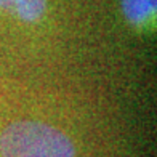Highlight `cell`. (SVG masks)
I'll list each match as a JSON object with an SVG mask.
<instances>
[{
    "label": "cell",
    "instance_id": "6da1fadb",
    "mask_svg": "<svg viewBox=\"0 0 157 157\" xmlns=\"http://www.w3.org/2000/svg\"><path fill=\"white\" fill-rule=\"evenodd\" d=\"M2 157H74L71 140L44 122L21 120L10 124L0 135Z\"/></svg>",
    "mask_w": 157,
    "mask_h": 157
},
{
    "label": "cell",
    "instance_id": "7a4b0ae2",
    "mask_svg": "<svg viewBox=\"0 0 157 157\" xmlns=\"http://www.w3.org/2000/svg\"><path fill=\"white\" fill-rule=\"evenodd\" d=\"M47 0H0V8L11 11L27 23L39 21L44 15Z\"/></svg>",
    "mask_w": 157,
    "mask_h": 157
},
{
    "label": "cell",
    "instance_id": "3957f363",
    "mask_svg": "<svg viewBox=\"0 0 157 157\" xmlns=\"http://www.w3.org/2000/svg\"><path fill=\"white\" fill-rule=\"evenodd\" d=\"M157 0H122L125 18L135 26H144L155 15Z\"/></svg>",
    "mask_w": 157,
    "mask_h": 157
}]
</instances>
